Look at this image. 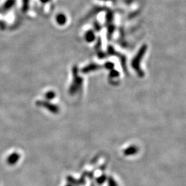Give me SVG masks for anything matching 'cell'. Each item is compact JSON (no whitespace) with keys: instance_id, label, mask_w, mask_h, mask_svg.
<instances>
[{"instance_id":"1","label":"cell","mask_w":186,"mask_h":186,"mask_svg":"<svg viewBox=\"0 0 186 186\" xmlns=\"http://www.w3.org/2000/svg\"><path fill=\"white\" fill-rule=\"evenodd\" d=\"M57 21L60 22L61 24L64 23V22H65V17H64V16L62 15H60L58 16V18H57Z\"/></svg>"},{"instance_id":"2","label":"cell","mask_w":186,"mask_h":186,"mask_svg":"<svg viewBox=\"0 0 186 186\" xmlns=\"http://www.w3.org/2000/svg\"><path fill=\"white\" fill-rule=\"evenodd\" d=\"M41 2H48L49 0H41Z\"/></svg>"}]
</instances>
